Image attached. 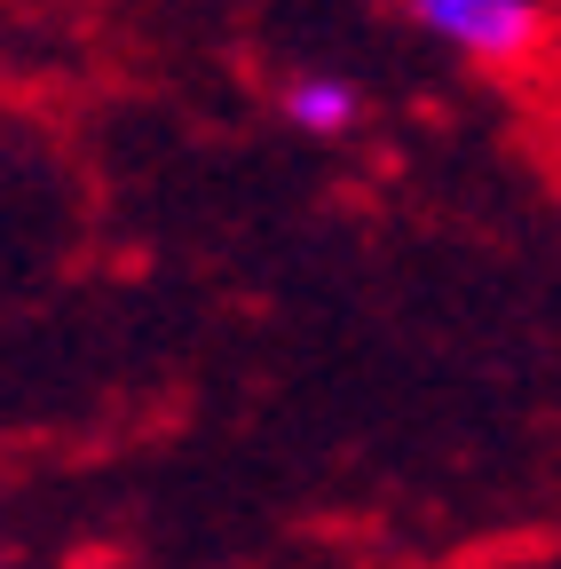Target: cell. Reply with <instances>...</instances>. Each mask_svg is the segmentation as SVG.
<instances>
[{
  "label": "cell",
  "instance_id": "1",
  "mask_svg": "<svg viewBox=\"0 0 561 569\" xmlns=\"http://www.w3.org/2000/svg\"><path fill=\"white\" fill-rule=\"evenodd\" d=\"M411 17L467 56H522L538 32V0H411Z\"/></svg>",
  "mask_w": 561,
  "mask_h": 569
},
{
  "label": "cell",
  "instance_id": "2",
  "mask_svg": "<svg viewBox=\"0 0 561 569\" xmlns=\"http://www.w3.org/2000/svg\"><path fill=\"white\" fill-rule=\"evenodd\" d=\"M357 111H364V96L348 88V80H324V71H309V80L285 88V119L309 127V134H348V127H357Z\"/></svg>",
  "mask_w": 561,
  "mask_h": 569
}]
</instances>
